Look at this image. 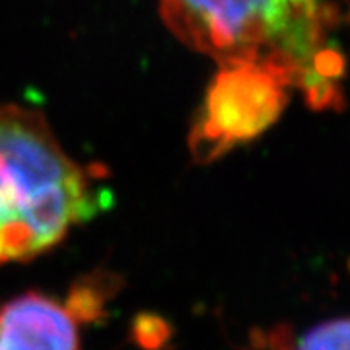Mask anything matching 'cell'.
Here are the masks:
<instances>
[{
	"label": "cell",
	"mask_w": 350,
	"mask_h": 350,
	"mask_svg": "<svg viewBox=\"0 0 350 350\" xmlns=\"http://www.w3.org/2000/svg\"><path fill=\"white\" fill-rule=\"evenodd\" d=\"M105 204L41 113L0 103V265L49 251Z\"/></svg>",
	"instance_id": "1"
},
{
	"label": "cell",
	"mask_w": 350,
	"mask_h": 350,
	"mask_svg": "<svg viewBox=\"0 0 350 350\" xmlns=\"http://www.w3.org/2000/svg\"><path fill=\"white\" fill-rule=\"evenodd\" d=\"M160 16L185 47L214 63L265 61L288 66L298 86L325 47L329 10L317 0H160Z\"/></svg>",
	"instance_id": "2"
},
{
	"label": "cell",
	"mask_w": 350,
	"mask_h": 350,
	"mask_svg": "<svg viewBox=\"0 0 350 350\" xmlns=\"http://www.w3.org/2000/svg\"><path fill=\"white\" fill-rule=\"evenodd\" d=\"M296 86V72L282 64H220L189 135L193 158L213 162L262 135L284 111L290 90Z\"/></svg>",
	"instance_id": "3"
},
{
	"label": "cell",
	"mask_w": 350,
	"mask_h": 350,
	"mask_svg": "<svg viewBox=\"0 0 350 350\" xmlns=\"http://www.w3.org/2000/svg\"><path fill=\"white\" fill-rule=\"evenodd\" d=\"M82 323L70 298L27 292L0 308V350H82Z\"/></svg>",
	"instance_id": "4"
},
{
	"label": "cell",
	"mask_w": 350,
	"mask_h": 350,
	"mask_svg": "<svg viewBox=\"0 0 350 350\" xmlns=\"http://www.w3.org/2000/svg\"><path fill=\"white\" fill-rule=\"evenodd\" d=\"M296 350H350V317L333 319L308 331Z\"/></svg>",
	"instance_id": "5"
}]
</instances>
